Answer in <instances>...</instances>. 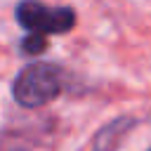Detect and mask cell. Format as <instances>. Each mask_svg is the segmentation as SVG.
<instances>
[{
  "label": "cell",
  "instance_id": "6da1fadb",
  "mask_svg": "<svg viewBox=\"0 0 151 151\" xmlns=\"http://www.w3.org/2000/svg\"><path fill=\"white\" fill-rule=\"evenodd\" d=\"M61 90H64L61 71L54 64H42V61L28 64L26 68H21L12 87L17 104L26 109H38L54 101L61 94Z\"/></svg>",
  "mask_w": 151,
  "mask_h": 151
},
{
  "label": "cell",
  "instance_id": "7a4b0ae2",
  "mask_svg": "<svg viewBox=\"0 0 151 151\" xmlns=\"http://www.w3.org/2000/svg\"><path fill=\"white\" fill-rule=\"evenodd\" d=\"M17 21L28 33H66L76 26V12L71 7H47L38 0H21L17 5Z\"/></svg>",
  "mask_w": 151,
  "mask_h": 151
},
{
  "label": "cell",
  "instance_id": "3957f363",
  "mask_svg": "<svg viewBox=\"0 0 151 151\" xmlns=\"http://www.w3.org/2000/svg\"><path fill=\"white\" fill-rule=\"evenodd\" d=\"M134 127V118L125 116V118H116L109 125H104L92 142V151H116L120 146V142L130 134V130Z\"/></svg>",
  "mask_w": 151,
  "mask_h": 151
},
{
  "label": "cell",
  "instance_id": "277c9868",
  "mask_svg": "<svg viewBox=\"0 0 151 151\" xmlns=\"http://www.w3.org/2000/svg\"><path fill=\"white\" fill-rule=\"evenodd\" d=\"M45 47H47V35H42V33H28L21 40V52L24 54H38Z\"/></svg>",
  "mask_w": 151,
  "mask_h": 151
}]
</instances>
